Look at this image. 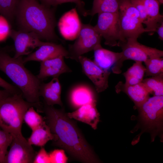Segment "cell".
<instances>
[{
    "instance_id": "6da1fadb",
    "label": "cell",
    "mask_w": 163,
    "mask_h": 163,
    "mask_svg": "<svg viewBox=\"0 0 163 163\" xmlns=\"http://www.w3.org/2000/svg\"><path fill=\"white\" fill-rule=\"evenodd\" d=\"M43 112L46 123L54 134L53 144L66 150L72 157L86 163L99 162L93 150L76 124L62 109L44 104Z\"/></svg>"
},
{
    "instance_id": "7a4b0ae2",
    "label": "cell",
    "mask_w": 163,
    "mask_h": 163,
    "mask_svg": "<svg viewBox=\"0 0 163 163\" xmlns=\"http://www.w3.org/2000/svg\"><path fill=\"white\" fill-rule=\"evenodd\" d=\"M15 16L20 30L34 33L40 40L48 42L59 39L55 31L54 10L38 0H18Z\"/></svg>"
},
{
    "instance_id": "3957f363",
    "label": "cell",
    "mask_w": 163,
    "mask_h": 163,
    "mask_svg": "<svg viewBox=\"0 0 163 163\" xmlns=\"http://www.w3.org/2000/svg\"><path fill=\"white\" fill-rule=\"evenodd\" d=\"M24 64L22 56L14 58L0 50V71L16 85L26 101L42 107L39 94L41 80L27 69Z\"/></svg>"
},
{
    "instance_id": "277c9868",
    "label": "cell",
    "mask_w": 163,
    "mask_h": 163,
    "mask_svg": "<svg viewBox=\"0 0 163 163\" xmlns=\"http://www.w3.org/2000/svg\"><path fill=\"white\" fill-rule=\"evenodd\" d=\"M32 106L38 112H43V108L27 101L21 93L12 94L0 99V128L12 136L22 134L24 115Z\"/></svg>"
},
{
    "instance_id": "5b68a950",
    "label": "cell",
    "mask_w": 163,
    "mask_h": 163,
    "mask_svg": "<svg viewBox=\"0 0 163 163\" xmlns=\"http://www.w3.org/2000/svg\"><path fill=\"white\" fill-rule=\"evenodd\" d=\"M137 109L139 112L138 123L131 132L133 133L139 129L141 131L134 139L132 145H134L139 142L141 136L144 132L150 134L151 142L154 141L157 136L162 142L163 96L149 97Z\"/></svg>"
},
{
    "instance_id": "8992f818",
    "label": "cell",
    "mask_w": 163,
    "mask_h": 163,
    "mask_svg": "<svg viewBox=\"0 0 163 163\" xmlns=\"http://www.w3.org/2000/svg\"><path fill=\"white\" fill-rule=\"evenodd\" d=\"M118 13L121 38L120 42L137 40L140 35L146 32L139 13L131 0H120Z\"/></svg>"
},
{
    "instance_id": "52a82bcc",
    "label": "cell",
    "mask_w": 163,
    "mask_h": 163,
    "mask_svg": "<svg viewBox=\"0 0 163 163\" xmlns=\"http://www.w3.org/2000/svg\"><path fill=\"white\" fill-rule=\"evenodd\" d=\"M102 37L90 24L82 23L79 34L74 43L69 45V58L78 62V57L101 44Z\"/></svg>"
},
{
    "instance_id": "ba28073f",
    "label": "cell",
    "mask_w": 163,
    "mask_h": 163,
    "mask_svg": "<svg viewBox=\"0 0 163 163\" xmlns=\"http://www.w3.org/2000/svg\"><path fill=\"white\" fill-rule=\"evenodd\" d=\"M98 14L97 21L94 27V29L104 39L105 45L117 46L121 41L118 13L104 12Z\"/></svg>"
},
{
    "instance_id": "9c48e42d",
    "label": "cell",
    "mask_w": 163,
    "mask_h": 163,
    "mask_svg": "<svg viewBox=\"0 0 163 163\" xmlns=\"http://www.w3.org/2000/svg\"><path fill=\"white\" fill-rule=\"evenodd\" d=\"M118 46L122 50V59L123 62L129 59L144 62L148 59L163 56V51L155 48L149 47L139 43L137 40L131 39L120 42Z\"/></svg>"
},
{
    "instance_id": "30bf717a",
    "label": "cell",
    "mask_w": 163,
    "mask_h": 163,
    "mask_svg": "<svg viewBox=\"0 0 163 163\" xmlns=\"http://www.w3.org/2000/svg\"><path fill=\"white\" fill-rule=\"evenodd\" d=\"M5 163H33L37 152L22 134L12 136Z\"/></svg>"
},
{
    "instance_id": "8fae6325",
    "label": "cell",
    "mask_w": 163,
    "mask_h": 163,
    "mask_svg": "<svg viewBox=\"0 0 163 163\" xmlns=\"http://www.w3.org/2000/svg\"><path fill=\"white\" fill-rule=\"evenodd\" d=\"M9 35L13 40L15 49L14 58L28 55L33 50L45 44L34 33L19 30H11Z\"/></svg>"
},
{
    "instance_id": "7c38bea8",
    "label": "cell",
    "mask_w": 163,
    "mask_h": 163,
    "mask_svg": "<svg viewBox=\"0 0 163 163\" xmlns=\"http://www.w3.org/2000/svg\"><path fill=\"white\" fill-rule=\"evenodd\" d=\"M83 70L94 85L97 91L100 93L108 87V78L111 72L103 70L94 62L81 56L78 59Z\"/></svg>"
},
{
    "instance_id": "4fadbf2b",
    "label": "cell",
    "mask_w": 163,
    "mask_h": 163,
    "mask_svg": "<svg viewBox=\"0 0 163 163\" xmlns=\"http://www.w3.org/2000/svg\"><path fill=\"white\" fill-rule=\"evenodd\" d=\"M94 62L104 70L116 74L121 72L124 62L121 52L116 53L104 48L101 44L94 50Z\"/></svg>"
},
{
    "instance_id": "5bb4252c",
    "label": "cell",
    "mask_w": 163,
    "mask_h": 163,
    "mask_svg": "<svg viewBox=\"0 0 163 163\" xmlns=\"http://www.w3.org/2000/svg\"><path fill=\"white\" fill-rule=\"evenodd\" d=\"M82 23L76 8L65 13L60 18L58 26L60 34L65 39H75L80 31Z\"/></svg>"
},
{
    "instance_id": "9a60e30c",
    "label": "cell",
    "mask_w": 163,
    "mask_h": 163,
    "mask_svg": "<svg viewBox=\"0 0 163 163\" xmlns=\"http://www.w3.org/2000/svg\"><path fill=\"white\" fill-rule=\"evenodd\" d=\"M60 56L69 58L68 50L61 44L48 42L39 47L34 52L27 55L23 60L24 63L30 61L41 62Z\"/></svg>"
},
{
    "instance_id": "2e32d148",
    "label": "cell",
    "mask_w": 163,
    "mask_h": 163,
    "mask_svg": "<svg viewBox=\"0 0 163 163\" xmlns=\"http://www.w3.org/2000/svg\"><path fill=\"white\" fill-rule=\"evenodd\" d=\"M62 56L40 62L39 73L37 76L40 80L50 77H57L64 73L72 71L65 63Z\"/></svg>"
},
{
    "instance_id": "e0dca14e",
    "label": "cell",
    "mask_w": 163,
    "mask_h": 163,
    "mask_svg": "<svg viewBox=\"0 0 163 163\" xmlns=\"http://www.w3.org/2000/svg\"><path fill=\"white\" fill-rule=\"evenodd\" d=\"M96 102L95 101L83 105L73 112L66 113L67 115L69 118L87 124L96 129L100 119Z\"/></svg>"
},
{
    "instance_id": "ac0fdd59",
    "label": "cell",
    "mask_w": 163,
    "mask_h": 163,
    "mask_svg": "<svg viewBox=\"0 0 163 163\" xmlns=\"http://www.w3.org/2000/svg\"><path fill=\"white\" fill-rule=\"evenodd\" d=\"M61 92V86L58 78L54 77L48 83H40L39 94L40 97L43 98L44 104L51 106L57 104L62 106Z\"/></svg>"
},
{
    "instance_id": "d6986e66",
    "label": "cell",
    "mask_w": 163,
    "mask_h": 163,
    "mask_svg": "<svg viewBox=\"0 0 163 163\" xmlns=\"http://www.w3.org/2000/svg\"><path fill=\"white\" fill-rule=\"evenodd\" d=\"M115 89L117 93L122 91L125 93L137 108L149 97L150 94L142 82L135 85H127L120 82L116 86Z\"/></svg>"
},
{
    "instance_id": "ffe728a7",
    "label": "cell",
    "mask_w": 163,
    "mask_h": 163,
    "mask_svg": "<svg viewBox=\"0 0 163 163\" xmlns=\"http://www.w3.org/2000/svg\"><path fill=\"white\" fill-rule=\"evenodd\" d=\"M145 6L147 20L145 28L146 32H156L163 22V16L160 13V4L158 0H142Z\"/></svg>"
},
{
    "instance_id": "44dd1931",
    "label": "cell",
    "mask_w": 163,
    "mask_h": 163,
    "mask_svg": "<svg viewBox=\"0 0 163 163\" xmlns=\"http://www.w3.org/2000/svg\"><path fill=\"white\" fill-rule=\"evenodd\" d=\"M69 100L72 106L77 109L85 104L97 101L93 91L85 85H78L72 89Z\"/></svg>"
},
{
    "instance_id": "7402d4cb",
    "label": "cell",
    "mask_w": 163,
    "mask_h": 163,
    "mask_svg": "<svg viewBox=\"0 0 163 163\" xmlns=\"http://www.w3.org/2000/svg\"><path fill=\"white\" fill-rule=\"evenodd\" d=\"M55 138L54 134L45 121L39 126L32 130L27 141L32 145L42 147L49 141H53Z\"/></svg>"
},
{
    "instance_id": "603a6c76",
    "label": "cell",
    "mask_w": 163,
    "mask_h": 163,
    "mask_svg": "<svg viewBox=\"0 0 163 163\" xmlns=\"http://www.w3.org/2000/svg\"><path fill=\"white\" fill-rule=\"evenodd\" d=\"M120 0H93L91 10H87L85 16H93L96 14L107 12L117 13Z\"/></svg>"
},
{
    "instance_id": "cb8c5ba5",
    "label": "cell",
    "mask_w": 163,
    "mask_h": 163,
    "mask_svg": "<svg viewBox=\"0 0 163 163\" xmlns=\"http://www.w3.org/2000/svg\"><path fill=\"white\" fill-rule=\"evenodd\" d=\"M145 68L142 62L136 61L123 74L125 79V84L133 85L142 82L145 74Z\"/></svg>"
},
{
    "instance_id": "d4e9b609",
    "label": "cell",
    "mask_w": 163,
    "mask_h": 163,
    "mask_svg": "<svg viewBox=\"0 0 163 163\" xmlns=\"http://www.w3.org/2000/svg\"><path fill=\"white\" fill-rule=\"evenodd\" d=\"M142 82L150 94L154 96H163V75L143 79Z\"/></svg>"
},
{
    "instance_id": "484cf974",
    "label": "cell",
    "mask_w": 163,
    "mask_h": 163,
    "mask_svg": "<svg viewBox=\"0 0 163 163\" xmlns=\"http://www.w3.org/2000/svg\"><path fill=\"white\" fill-rule=\"evenodd\" d=\"M145 66V74L151 77L163 75V59L157 57L148 59L144 62Z\"/></svg>"
},
{
    "instance_id": "4316f807",
    "label": "cell",
    "mask_w": 163,
    "mask_h": 163,
    "mask_svg": "<svg viewBox=\"0 0 163 163\" xmlns=\"http://www.w3.org/2000/svg\"><path fill=\"white\" fill-rule=\"evenodd\" d=\"M45 121L44 117L37 112L33 106L27 110L24 118V121L32 130L39 126Z\"/></svg>"
},
{
    "instance_id": "83f0119b",
    "label": "cell",
    "mask_w": 163,
    "mask_h": 163,
    "mask_svg": "<svg viewBox=\"0 0 163 163\" xmlns=\"http://www.w3.org/2000/svg\"><path fill=\"white\" fill-rule=\"evenodd\" d=\"M18 0H0V14L9 21H12Z\"/></svg>"
},
{
    "instance_id": "f1b7e54d",
    "label": "cell",
    "mask_w": 163,
    "mask_h": 163,
    "mask_svg": "<svg viewBox=\"0 0 163 163\" xmlns=\"http://www.w3.org/2000/svg\"><path fill=\"white\" fill-rule=\"evenodd\" d=\"M12 135L0 129V163H5L8 148L12 140Z\"/></svg>"
},
{
    "instance_id": "f546056e",
    "label": "cell",
    "mask_w": 163,
    "mask_h": 163,
    "mask_svg": "<svg viewBox=\"0 0 163 163\" xmlns=\"http://www.w3.org/2000/svg\"><path fill=\"white\" fill-rule=\"evenodd\" d=\"M49 154L51 163H66L68 158L64 150L62 149H55Z\"/></svg>"
},
{
    "instance_id": "4dcf8cb0",
    "label": "cell",
    "mask_w": 163,
    "mask_h": 163,
    "mask_svg": "<svg viewBox=\"0 0 163 163\" xmlns=\"http://www.w3.org/2000/svg\"><path fill=\"white\" fill-rule=\"evenodd\" d=\"M131 1L139 13L141 22L145 25L147 17L145 8L142 0H131Z\"/></svg>"
},
{
    "instance_id": "1f68e13d",
    "label": "cell",
    "mask_w": 163,
    "mask_h": 163,
    "mask_svg": "<svg viewBox=\"0 0 163 163\" xmlns=\"http://www.w3.org/2000/svg\"><path fill=\"white\" fill-rule=\"evenodd\" d=\"M33 163H51L49 154L43 147L37 152Z\"/></svg>"
},
{
    "instance_id": "d6a6232c",
    "label": "cell",
    "mask_w": 163,
    "mask_h": 163,
    "mask_svg": "<svg viewBox=\"0 0 163 163\" xmlns=\"http://www.w3.org/2000/svg\"><path fill=\"white\" fill-rule=\"evenodd\" d=\"M0 87L12 93L21 92L20 90L16 86L8 82L0 77Z\"/></svg>"
},
{
    "instance_id": "836d02e7",
    "label": "cell",
    "mask_w": 163,
    "mask_h": 163,
    "mask_svg": "<svg viewBox=\"0 0 163 163\" xmlns=\"http://www.w3.org/2000/svg\"><path fill=\"white\" fill-rule=\"evenodd\" d=\"M68 2H73L76 4L78 9L81 13L85 16L87 10L84 8L83 4L82 3L81 0H56V5L61 4Z\"/></svg>"
},
{
    "instance_id": "e575fe53",
    "label": "cell",
    "mask_w": 163,
    "mask_h": 163,
    "mask_svg": "<svg viewBox=\"0 0 163 163\" xmlns=\"http://www.w3.org/2000/svg\"><path fill=\"white\" fill-rule=\"evenodd\" d=\"M41 3L48 7L56 6V0H39Z\"/></svg>"
},
{
    "instance_id": "d590c367",
    "label": "cell",
    "mask_w": 163,
    "mask_h": 163,
    "mask_svg": "<svg viewBox=\"0 0 163 163\" xmlns=\"http://www.w3.org/2000/svg\"><path fill=\"white\" fill-rule=\"evenodd\" d=\"M156 32L158 34L159 38L161 40H163V22L157 28Z\"/></svg>"
},
{
    "instance_id": "8d00e7d4",
    "label": "cell",
    "mask_w": 163,
    "mask_h": 163,
    "mask_svg": "<svg viewBox=\"0 0 163 163\" xmlns=\"http://www.w3.org/2000/svg\"><path fill=\"white\" fill-rule=\"evenodd\" d=\"M12 93L10 91L4 89L3 90H0V99L8 96Z\"/></svg>"
},
{
    "instance_id": "74e56055",
    "label": "cell",
    "mask_w": 163,
    "mask_h": 163,
    "mask_svg": "<svg viewBox=\"0 0 163 163\" xmlns=\"http://www.w3.org/2000/svg\"><path fill=\"white\" fill-rule=\"evenodd\" d=\"M160 5L162 4H163V0H158Z\"/></svg>"
}]
</instances>
